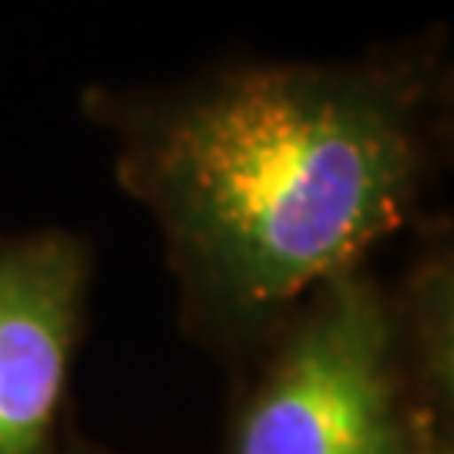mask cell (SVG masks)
Here are the masks:
<instances>
[{"label":"cell","instance_id":"5","mask_svg":"<svg viewBox=\"0 0 454 454\" xmlns=\"http://www.w3.org/2000/svg\"><path fill=\"white\" fill-rule=\"evenodd\" d=\"M407 454H454L451 424H441L434 418H421Z\"/></svg>","mask_w":454,"mask_h":454},{"label":"cell","instance_id":"1","mask_svg":"<svg viewBox=\"0 0 454 454\" xmlns=\"http://www.w3.org/2000/svg\"><path fill=\"white\" fill-rule=\"evenodd\" d=\"M434 98L431 61L390 54L249 61L88 101L114 135V179L162 232L192 333L249 350L414 215Z\"/></svg>","mask_w":454,"mask_h":454},{"label":"cell","instance_id":"2","mask_svg":"<svg viewBox=\"0 0 454 454\" xmlns=\"http://www.w3.org/2000/svg\"><path fill=\"white\" fill-rule=\"evenodd\" d=\"M260 350L223 454H407L431 418L407 387L394 296L367 262L309 290Z\"/></svg>","mask_w":454,"mask_h":454},{"label":"cell","instance_id":"6","mask_svg":"<svg viewBox=\"0 0 454 454\" xmlns=\"http://www.w3.org/2000/svg\"><path fill=\"white\" fill-rule=\"evenodd\" d=\"M54 454H112V451H105V448H101V444H95V441L71 434L65 444H58V451H54Z\"/></svg>","mask_w":454,"mask_h":454},{"label":"cell","instance_id":"3","mask_svg":"<svg viewBox=\"0 0 454 454\" xmlns=\"http://www.w3.org/2000/svg\"><path fill=\"white\" fill-rule=\"evenodd\" d=\"M95 256L78 232H0V454H54Z\"/></svg>","mask_w":454,"mask_h":454},{"label":"cell","instance_id":"4","mask_svg":"<svg viewBox=\"0 0 454 454\" xmlns=\"http://www.w3.org/2000/svg\"><path fill=\"white\" fill-rule=\"evenodd\" d=\"M397 340L414 407L434 421L454 418V260L448 243H431L390 290Z\"/></svg>","mask_w":454,"mask_h":454}]
</instances>
